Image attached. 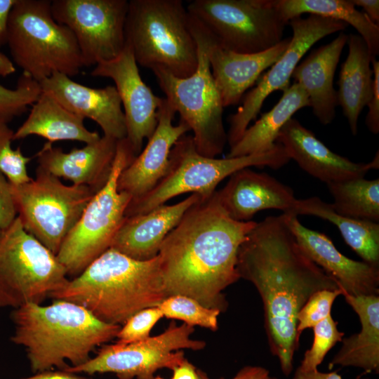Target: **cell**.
I'll use <instances>...</instances> for the list:
<instances>
[{
  "mask_svg": "<svg viewBox=\"0 0 379 379\" xmlns=\"http://www.w3.org/2000/svg\"><path fill=\"white\" fill-rule=\"evenodd\" d=\"M15 72L13 62L0 51V76L7 77Z\"/></svg>",
  "mask_w": 379,
  "mask_h": 379,
  "instance_id": "7dc6e473",
  "label": "cell"
},
{
  "mask_svg": "<svg viewBox=\"0 0 379 379\" xmlns=\"http://www.w3.org/2000/svg\"><path fill=\"white\" fill-rule=\"evenodd\" d=\"M163 317L157 307L139 311L121 326L116 337L117 343L127 344L149 338L152 329Z\"/></svg>",
  "mask_w": 379,
  "mask_h": 379,
  "instance_id": "74e56055",
  "label": "cell"
},
{
  "mask_svg": "<svg viewBox=\"0 0 379 379\" xmlns=\"http://www.w3.org/2000/svg\"><path fill=\"white\" fill-rule=\"evenodd\" d=\"M288 25L293 33L288 47L260 77L256 86L244 95L241 105L228 118L230 127L227 136L230 147L240 139L256 118L267 96L275 91H283L290 86L295 68L310 48L325 36L343 31L347 27L343 22L312 14L306 18H294Z\"/></svg>",
  "mask_w": 379,
  "mask_h": 379,
  "instance_id": "9a60e30c",
  "label": "cell"
},
{
  "mask_svg": "<svg viewBox=\"0 0 379 379\" xmlns=\"http://www.w3.org/2000/svg\"><path fill=\"white\" fill-rule=\"evenodd\" d=\"M135 158L125 140H119L108 180L90 200L56 255L67 276L77 277L110 248L132 199L126 192L118 191V178Z\"/></svg>",
  "mask_w": 379,
  "mask_h": 379,
  "instance_id": "30bf717a",
  "label": "cell"
},
{
  "mask_svg": "<svg viewBox=\"0 0 379 379\" xmlns=\"http://www.w3.org/2000/svg\"><path fill=\"white\" fill-rule=\"evenodd\" d=\"M256 224L230 218L217 191L200 199L161 245L158 257L166 298L182 295L225 312L228 303L223 291L240 279L238 251Z\"/></svg>",
  "mask_w": 379,
  "mask_h": 379,
  "instance_id": "7a4b0ae2",
  "label": "cell"
},
{
  "mask_svg": "<svg viewBox=\"0 0 379 379\" xmlns=\"http://www.w3.org/2000/svg\"><path fill=\"white\" fill-rule=\"evenodd\" d=\"M306 107H310L308 96L301 86L294 82L283 91L282 96L270 111L246 128L230 147L226 157H244L272 149L282 127L296 112Z\"/></svg>",
  "mask_w": 379,
  "mask_h": 379,
  "instance_id": "f1b7e54d",
  "label": "cell"
},
{
  "mask_svg": "<svg viewBox=\"0 0 379 379\" xmlns=\"http://www.w3.org/2000/svg\"><path fill=\"white\" fill-rule=\"evenodd\" d=\"M278 5L288 22L308 13L351 25L365 41L371 57L376 58L379 54V25L357 9L352 0H278Z\"/></svg>",
  "mask_w": 379,
  "mask_h": 379,
  "instance_id": "4dcf8cb0",
  "label": "cell"
},
{
  "mask_svg": "<svg viewBox=\"0 0 379 379\" xmlns=\"http://www.w3.org/2000/svg\"><path fill=\"white\" fill-rule=\"evenodd\" d=\"M343 294V291L341 288L325 289L312 294L300 308L296 317V332L298 338L304 330L313 328L331 315L333 302L338 296Z\"/></svg>",
  "mask_w": 379,
  "mask_h": 379,
  "instance_id": "8d00e7d4",
  "label": "cell"
},
{
  "mask_svg": "<svg viewBox=\"0 0 379 379\" xmlns=\"http://www.w3.org/2000/svg\"><path fill=\"white\" fill-rule=\"evenodd\" d=\"M200 199L192 194L177 204H164L143 214L125 217L110 248L138 260L155 258L168 234Z\"/></svg>",
  "mask_w": 379,
  "mask_h": 379,
  "instance_id": "603a6c76",
  "label": "cell"
},
{
  "mask_svg": "<svg viewBox=\"0 0 379 379\" xmlns=\"http://www.w3.org/2000/svg\"><path fill=\"white\" fill-rule=\"evenodd\" d=\"M186 8L217 44L238 53L270 49L288 25L278 0H194Z\"/></svg>",
  "mask_w": 379,
  "mask_h": 379,
  "instance_id": "8fae6325",
  "label": "cell"
},
{
  "mask_svg": "<svg viewBox=\"0 0 379 379\" xmlns=\"http://www.w3.org/2000/svg\"><path fill=\"white\" fill-rule=\"evenodd\" d=\"M284 214L301 248L316 265L335 279L343 294L378 295L379 267L347 258L325 234L305 227L296 215Z\"/></svg>",
  "mask_w": 379,
  "mask_h": 379,
  "instance_id": "e0dca14e",
  "label": "cell"
},
{
  "mask_svg": "<svg viewBox=\"0 0 379 379\" xmlns=\"http://www.w3.org/2000/svg\"><path fill=\"white\" fill-rule=\"evenodd\" d=\"M290 41L291 37H287L264 51L238 53L222 48L214 39L208 58L223 107L237 105L262 73L283 55Z\"/></svg>",
  "mask_w": 379,
  "mask_h": 379,
  "instance_id": "cb8c5ba5",
  "label": "cell"
},
{
  "mask_svg": "<svg viewBox=\"0 0 379 379\" xmlns=\"http://www.w3.org/2000/svg\"><path fill=\"white\" fill-rule=\"evenodd\" d=\"M16 0H0V47L7 44L10 13Z\"/></svg>",
  "mask_w": 379,
  "mask_h": 379,
  "instance_id": "b9f144b4",
  "label": "cell"
},
{
  "mask_svg": "<svg viewBox=\"0 0 379 379\" xmlns=\"http://www.w3.org/2000/svg\"><path fill=\"white\" fill-rule=\"evenodd\" d=\"M292 214L314 215L332 222L363 261L379 267L378 222L342 215L334 211L331 204L317 197L297 199Z\"/></svg>",
  "mask_w": 379,
  "mask_h": 379,
  "instance_id": "f546056e",
  "label": "cell"
},
{
  "mask_svg": "<svg viewBox=\"0 0 379 379\" xmlns=\"http://www.w3.org/2000/svg\"><path fill=\"white\" fill-rule=\"evenodd\" d=\"M338 213L361 220L379 222V179L357 178L326 184Z\"/></svg>",
  "mask_w": 379,
  "mask_h": 379,
  "instance_id": "1f68e13d",
  "label": "cell"
},
{
  "mask_svg": "<svg viewBox=\"0 0 379 379\" xmlns=\"http://www.w3.org/2000/svg\"><path fill=\"white\" fill-rule=\"evenodd\" d=\"M11 184L0 172V230L8 228L18 216Z\"/></svg>",
  "mask_w": 379,
  "mask_h": 379,
  "instance_id": "f35d334b",
  "label": "cell"
},
{
  "mask_svg": "<svg viewBox=\"0 0 379 379\" xmlns=\"http://www.w3.org/2000/svg\"><path fill=\"white\" fill-rule=\"evenodd\" d=\"M237 269L260 295L270 351L288 376L299 347L298 312L314 293L340 287L303 251L284 213L257 222L239 248Z\"/></svg>",
  "mask_w": 379,
  "mask_h": 379,
  "instance_id": "6da1fadb",
  "label": "cell"
},
{
  "mask_svg": "<svg viewBox=\"0 0 379 379\" xmlns=\"http://www.w3.org/2000/svg\"><path fill=\"white\" fill-rule=\"evenodd\" d=\"M39 84L42 91L52 93L69 111L96 122L103 135L118 141L126 138L125 117L115 86L91 88L60 73H54Z\"/></svg>",
  "mask_w": 379,
  "mask_h": 379,
  "instance_id": "ffe728a7",
  "label": "cell"
},
{
  "mask_svg": "<svg viewBox=\"0 0 379 379\" xmlns=\"http://www.w3.org/2000/svg\"><path fill=\"white\" fill-rule=\"evenodd\" d=\"M118 140L103 135L81 148L65 152L46 142L36 157L38 167L53 175L83 185L95 194L106 184L111 173Z\"/></svg>",
  "mask_w": 379,
  "mask_h": 379,
  "instance_id": "44dd1931",
  "label": "cell"
},
{
  "mask_svg": "<svg viewBox=\"0 0 379 379\" xmlns=\"http://www.w3.org/2000/svg\"><path fill=\"white\" fill-rule=\"evenodd\" d=\"M276 142L284 147L290 160L326 184L364 178L368 171L379 166L378 152L371 162H353L332 152L294 118L280 130Z\"/></svg>",
  "mask_w": 379,
  "mask_h": 379,
  "instance_id": "d6986e66",
  "label": "cell"
},
{
  "mask_svg": "<svg viewBox=\"0 0 379 379\" xmlns=\"http://www.w3.org/2000/svg\"><path fill=\"white\" fill-rule=\"evenodd\" d=\"M84 119L72 113L61 105L50 92L41 91L32 105L30 112L14 132L13 140L24 139L35 135L48 142L59 140H74L86 144L100 139L96 131L88 130Z\"/></svg>",
  "mask_w": 379,
  "mask_h": 379,
  "instance_id": "83f0119b",
  "label": "cell"
},
{
  "mask_svg": "<svg viewBox=\"0 0 379 379\" xmlns=\"http://www.w3.org/2000/svg\"><path fill=\"white\" fill-rule=\"evenodd\" d=\"M338 321L331 314L314 326V340L310 349L307 350L298 368L302 371L318 370L324 357L333 346L342 341L345 333L338 328Z\"/></svg>",
  "mask_w": 379,
  "mask_h": 379,
  "instance_id": "d590c367",
  "label": "cell"
},
{
  "mask_svg": "<svg viewBox=\"0 0 379 379\" xmlns=\"http://www.w3.org/2000/svg\"><path fill=\"white\" fill-rule=\"evenodd\" d=\"M190 16L197 46L198 64L195 72L190 77L179 78L161 68L152 71L166 98L193 132L192 135L198 152L215 158L223 152L227 136L222 119L224 107L208 58L214 39L199 21Z\"/></svg>",
  "mask_w": 379,
  "mask_h": 379,
  "instance_id": "ba28073f",
  "label": "cell"
},
{
  "mask_svg": "<svg viewBox=\"0 0 379 379\" xmlns=\"http://www.w3.org/2000/svg\"><path fill=\"white\" fill-rule=\"evenodd\" d=\"M2 232H3V230H0V238L1 237Z\"/></svg>",
  "mask_w": 379,
  "mask_h": 379,
  "instance_id": "681fc988",
  "label": "cell"
},
{
  "mask_svg": "<svg viewBox=\"0 0 379 379\" xmlns=\"http://www.w3.org/2000/svg\"><path fill=\"white\" fill-rule=\"evenodd\" d=\"M193 326L171 321L159 335L131 343L102 346L93 358L65 371L74 373H112L119 379H152L159 369L173 370L185 359L183 349L201 350L206 342L191 338Z\"/></svg>",
  "mask_w": 379,
  "mask_h": 379,
  "instance_id": "4fadbf2b",
  "label": "cell"
},
{
  "mask_svg": "<svg viewBox=\"0 0 379 379\" xmlns=\"http://www.w3.org/2000/svg\"><path fill=\"white\" fill-rule=\"evenodd\" d=\"M11 187L24 229L55 255L95 194L86 186L66 185L39 167L34 179Z\"/></svg>",
  "mask_w": 379,
  "mask_h": 379,
  "instance_id": "7c38bea8",
  "label": "cell"
},
{
  "mask_svg": "<svg viewBox=\"0 0 379 379\" xmlns=\"http://www.w3.org/2000/svg\"><path fill=\"white\" fill-rule=\"evenodd\" d=\"M50 298L78 304L99 320L121 326L166 295L158 255L138 260L109 248Z\"/></svg>",
  "mask_w": 379,
  "mask_h": 379,
  "instance_id": "277c9868",
  "label": "cell"
},
{
  "mask_svg": "<svg viewBox=\"0 0 379 379\" xmlns=\"http://www.w3.org/2000/svg\"><path fill=\"white\" fill-rule=\"evenodd\" d=\"M20 379H92L78 375L77 373L65 370L46 371L36 373L34 375Z\"/></svg>",
  "mask_w": 379,
  "mask_h": 379,
  "instance_id": "f6af8a7d",
  "label": "cell"
},
{
  "mask_svg": "<svg viewBox=\"0 0 379 379\" xmlns=\"http://www.w3.org/2000/svg\"><path fill=\"white\" fill-rule=\"evenodd\" d=\"M127 0H53L54 20L73 33L84 67L117 58L126 45Z\"/></svg>",
  "mask_w": 379,
  "mask_h": 379,
  "instance_id": "5bb4252c",
  "label": "cell"
},
{
  "mask_svg": "<svg viewBox=\"0 0 379 379\" xmlns=\"http://www.w3.org/2000/svg\"><path fill=\"white\" fill-rule=\"evenodd\" d=\"M126 42L138 65L173 76L192 75L198 64L190 16L181 0H130Z\"/></svg>",
  "mask_w": 379,
  "mask_h": 379,
  "instance_id": "5b68a950",
  "label": "cell"
},
{
  "mask_svg": "<svg viewBox=\"0 0 379 379\" xmlns=\"http://www.w3.org/2000/svg\"><path fill=\"white\" fill-rule=\"evenodd\" d=\"M69 279L53 253L23 227L18 218L0 238V308L41 304Z\"/></svg>",
  "mask_w": 379,
  "mask_h": 379,
  "instance_id": "9c48e42d",
  "label": "cell"
},
{
  "mask_svg": "<svg viewBox=\"0 0 379 379\" xmlns=\"http://www.w3.org/2000/svg\"><path fill=\"white\" fill-rule=\"evenodd\" d=\"M217 193L226 213L237 221H250L258 212L270 208L292 214L297 200L290 187L249 168L232 174Z\"/></svg>",
  "mask_w": 379,
  "mask_h": 379,
  "instance_id": "7402d4cb",
  "label": "cell"
},
{
  "mask_svg": "<svg viewBox=\"0 0 379 379\" xmlns=\"http://www.w3.org/2000/svg\"><path fill=\"white\" fill-rule=\"evenodd\" d=\"M290 159L279 143L267 152L234 158L216 159L198 152L192 135L180 137L169 154L167 172L145 196L131 200L125 217L145 213L182 194L192 192L201 199L211 197L218 185L236 171L251 166L277 169Z\"/></svg>",
  "mask_w": 379,
  "mask_h": 379,
  "instance_id": "52a82bcc",
  "label": "cell"
},
{
  "mask_svg": "<svg viewBox=\"0 0 379 379\" xmlns=\"http://www.w3.org/2000/svg\"><path fill=\"white\" fill-rule=\"evenodd\" d=\"M347 38L341 32L328 44L314 49L291 76L307 93L314 115L324 125L331 124L335 117L338 104L333 79Z\"/></svg>",
  "mask_w": 379,
  "mask_h": 379,
  "instance_id": "d4e9b609",
  "label": "cell"
},
{
  "mask_svg": "<svg viewBox=\"0 0 379 379\" xmlns=\"http://www.w3.org/2000/svg\"><path fill=\"white\" fill-rule=\"evenodd\" d=\"M199 379H211L204 371L197 369ZM222 379V378H221ZM232 379H277L270 371L259 366H246L241 368Z\"/></svg>",
  "mask_w": 379,
  "mask_h": 379,
  "instance_id": "60d3db41",
  "label": "cell"
},
{
  "mask_svg": "<svg viewBox=\"0 0 379 379\" xmlns=\"http://www.w3.org/2000/svg\"><path fill=\"white\" fill-rule=\"evenodd\" d=\"M7 44L13 64L39 83L54 73L76 76L84 67L73 33L52 15L51 0H16Z\"/></svg>",
  "mask_w": 379,
  "mask_h": 379,
  "instance_id": "8992f818",
  "label": "cell"
},
{
  "mask_svg": "<svg viewBox=\"0 0 379 379\" xmlns=\"http://www.w3.org/2000/svg\"><path fill=\"white\" fill-rule=\"evenodd\" d=\"M152 379H164V378L157 376V377H153Z\"/></svg>",
  "mask_w": 379,
  "mask_h": 379,
  "instance_id": "c3c4849f",
  "label": "cell"
},
{
  "mask_svg": "<svg viewBox=\"0 0 379 379\" xmlns=\"http://www.w3.org/2000/svg\"><path fill=\"white\" fill-rule=\"evenodd\" d=\"M39 83L22 74L15 89L0 84V122L8 124L25 113L41 93Z\"/></svg>",
  "mask_w": 379,
  "mask_h": 379,
  "instance_id": "836d02e7",
  "label": "cell"
},
{
  "mask_svg": "<svg viewBox=\"0 0 379 379\" xmlns=\"http://www.w3.org/2000/svg\"><path fill=\"white\" fill-rule=\"evenodd\" d=\"M164 317L182 321L191 326H199L215 331L221 312L208 308L196 300L182 295L166 298L158 305Z\"/></svg>",
  "mask_w": 379,
  "mask_h": 379,
  "instance_id": "d6a6232c",
  "label": "cell"
},
{
  "mask_svg": "<svg viewBox=\"0 0 379 379\" xmlns=\"http://www.w3.org/2000/svg\"><path fill=\"white\" fill-rule=\"evenodd\" d=\"M91 74L109 78L114 82L126 120L125 140L136 157L142 151L144 140H148L157 128L158 109L163 98L154 95L142 79L126 42L117 58L97 64Z\"/></svg>",
  "mask_w": 379,
  "mask_h": 379,
  "instance_id": "2e32d148",
  "label": "cell"
},
{
  "mask_svg": "<svg viewBox=\"0 0 379 379\" xmlns=\"http://www.w3.org/2000/svg\"><path fill=\"white\" fill-rule=\"evenodd\" d=\"M172 371L171 379H199L197 369L187 359Z\"/></svg>",
  "mask_w": 379,
  "mask_h": 379,
  "instance_id": "ee69618b",
  "label": "cell"
},
{
  "mask_svg": "<svg viewBox=\"0 0 379 379\" xmlns=\"http://www.w3.org/2000/svg\"><path fill=\"white\" fill-rule=\"evenodd\" d=\"M14 132L8 124L0 122V172L12 185H19L32 179L27 168L32 158L25 157L20 147H11Z\"/></svg>",
  "mask_w": 379,
  "mask_h": 379,
  "instance_id": "e575fe53",
  "label": "cell"
},
{
  "mask_svg": "<svg viewBox=\"0 0 379 379\" xmlns=\"http://www.w3.org/2000/svg\"><path fill=\"white\" fill-rule=\"evenodd\" d=\"M175 113L170 102L163 98L157 113L158 124L153 135L144 149L120 173L117 190L130 195L131 200L149 193L164 177L172 147L180 137L190 131L188 125L181 119L178 124L173 125Z\"/></svg>",
  "mask_w": 379,
  "mask_h": 379,
  "instance_id": "ac0fdd59",
  "label": "cell"
},
{
  "mask_svg": "<svg viewBox=\"0 0 379 379\" xmlns=\"http://www.w3.org/2000/svg\"><path fill=\"white\" fill-rule=\"evenodd\" d=\"M356 6H360L365 11V14L375 24L379 25V1L378 0H352Z\"/></svg>",
  "mask_w": 379,
  "mask_h": 379,
  "instance_id": "bcb514c9",
  "label": "cell"
},
{
  "mask_svg": "<svg viewBox=\"0 0 379 379\" xmlns=\"http://www.w3.org/2000/svg\"><path fill=\"white\" fill-rule=\"evenodd\" d=\"M373 69V91L371 98L367 105V112L365 123L369 130L373 134L379 133V62L376 58L372 60Z\"/></svg>",
  "mask_w": 379,
  "mask_h": 379,
  "instance_id": "ab89813d",
  "label": "cell"
},
{
  "mask_svg": "<svg viewBox=\"0 0 379 379\" xmlns=\"http://www.w3.org/2000/svg\"><path fill=\"white\" fill-rule=\"evenodd\" d=\"M13 343L25 349L34 373L86 363L95 347L117 337L121 326L99 320L84 307L62 300L27 304L10 314Z\"/></svg>",
  "mask_w": 379,
  "mask_h": 379,
  "instance_id": "3957f363",
  "label": "cell"
},
{
  "mask_svg": "<svg viewBox=\"0 0 379 379\" xmlns=\"http://www.w3.org/2000/svg\"><path fill=\"white\" fill-rule=\"evenodd\" d=\"M347 44L348 54L341 65L337 99L351 132L355 135L359 117L372 95L373 58L359 34L348 35Z\"/></svg>",
  "mask_w": 379,
  "mask_h": 379,
  "instance_id": "4316f807",
  "label": "cell"
},
{
  "mask_svg": "<svg viewBox=\"0 0 379 379\" xmlns=\"http://www.w3.org/2000/svg\"><path fill=\"white\" fill-rule=\"evenodd\" d=\"M359 317V333L343 337V345L328 364L331 369L336 365L354 366L364 373L379 372V295L354 296L343 295Z\"/></svg>",
  "mask_w": 379,
  "mask_h": 379,
  "instance_id": "484cf974",
  "label": "cell"
},
{
  "mask_svg": "<svg viewBox=\"0 0 379 379\" xmlns=\"http://www.w3.org/2000/svg\"><path fill=\"white\" fill-rule=\"evenodd\" d=\"M361 375H359L356 379H362ZM292 379H343V378L338 371L322 373L318 370L302 371L297 368Z\"/></svg>",
  "mask_w": 379,
  "mask_h": 379,
  "instance_id": "7bdbcfd3",
  "label": "cell"
}]
</instances>
